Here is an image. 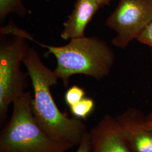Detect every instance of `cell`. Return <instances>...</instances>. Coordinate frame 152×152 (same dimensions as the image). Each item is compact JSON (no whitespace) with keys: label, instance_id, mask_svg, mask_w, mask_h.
Listing matches in <instances>:
<instances>
[{"label":"cell","instance_id":"cell-1","mask_svg":"<svg viewBox=\"0 0 152 152\" xmlns=\"http://www.w3.org/2000/svg\"><path fill=\"white\" fill-rule=\"evenodd\" d=\"M23 63L32 82L33 112L38 125L55 140L78 146L87 132V127L82 120L62 113L55 103L50 88L58 84L59 78L44 64L33 48L29 47Z\"/></svg>","mask_w":152,"mask_h":152},{"label":"cell","instance_id":"cell-2","mask_svg":"<svg viewBox=\"0 0 152 152\" xmlns=\"http://www.w3.org/2000/svg\"><path fill=\"white\" fill-rule=\"evenodd\" d=\"M36 43L47 49V55L56 60L54 71L65 86L72 76L82 75L96 80L108 76L115 63L113 50L96 37H82L69 40L64 46H55Z\"/></svg>","mask_w":152,"mask_h":152},{"label":"cell","instance_id":"cell-3","mask_svg":"<svg viewBox=\"0 0 152 152\" xmlns=\"http://www.w3.org/2000/svg\"><path fill=\"white\" fill-rule=\"evenodd\" d=\"M33 96L26 91L14 102L11 117L0 132V152H65L73 147L49 137L38 125Z\"/></svg>","mask_w":152,"mask_h":152},{"label":"cell","instance_id":"cell-4","mask_svg":"<svg viewBox=\"0 0 152 152\" xmlns=\"http://www.w3.org/2000/svg\"><path fill=\"white\" fill-rule=\"evenodd\" d=\"M0 122L4 124L11 104L26 92L28 74L20 65L29 46L20 35L0 33Z\"/></svg>","mask_w":152,"mask_h":152},{"label":"cell","instance_id":"cell-5","mask_svg":"<svg viewBox=\"0 0 152 152\" xmlns=\"http://www.w3.org/2000/svg\"><path fill=\"white\" fill-rule=\"evenodd\" d=\"M152 22V0H119L105 26L116 33L112 45L125 49Z\"/></svg>","mask_w":152,"mask_h":152},{"label":"cell","instance_id":"cell-6","mask_svg":"<svg viewBox=\"0 0 152 152\" xmlns=\"http://www.w3.org/2000/svg\"><path fill=\"white\" fill-rule=\"evenodd\" d=\"M132 152H152V130L141 110L130 108L115 116Z\"/></svg>","mask_w":152,"mask_h":152},{"label":"cell","instance_id":"cell-7","mask_svg":"<svg viewBox=\"0 0 152 152\" xmlns=\"http://www.w3.org/2000/svg\"><path fill=\"white\" fill-rule=\"evenodd\" d=\"M90 152H132L115 117L106 114L89 131Z\"/></svg>","mask_w":152,"mask_h":152},{"label":"cell","instance_id":"cell-8","mask_svg":"<svg viewBox=\"0 0 152 152\" xmlns=\"http://www.w3.org/2000/svg\"><path fill=\"white\" fill-rule=\"evenodd\" d=\"M100 8L93 0H77L71 14L63 24L61 38L67 41L85 36L86 28Z\"/></svg>","mask_w":152,"mask_h":152},{"label":"cell","instance_id":"cell-9","mask_svg":"<svg viewBox=\"0 0 152 152\" xmlns=\"http://www.w3.org/2000/svg\"><path fill=\"white\" fill-rule=\"evenodd\" d=\"M28 12L22 0H0V22L2 24L6 17L11 14L20 17L25 16Z\"/></svg>","mask_w":152,"mask_h":152},{"label":"cell","instance_id":"cell-10","mask_svg":"<svg viewBox=\"0 0 152 152\" xmlns=\"http://www.w3.org/2000/svg\"><path fill=\"white\" fill-rule=\"evenodd\" d=\"M95 102L91 98L85 97L78 103L69 108L73 117L80 120H86L95 109Z\"/></svg>","mask_w":152,"mask_h":152},{"label":"cell","instance_id":"cell-11","mask_svg":"<svg viewBox=\"0 0 152 152\" xmlns=\"http://www.w3.org/2000/svg\"><path fill=\"white\" fill-rule=\"evenodd\" d=\"M85 97H86V92L84 89L77 85H73L66 91L64 100L66 104L70 108Z\"/></svg>","mask_w":152,"mask_h":152},{"label":"cell","instance_id":"cell-12","mask_svg":"<svg viewBox=\"0 0 152 152\" xmlns=\"http://www.w3.org/2000/svg\"><path fill=\"white\" fill-rule=\"evenodd\" d=\"M141 44L152 48V22L136 39Z\"/></svg>","mask_w":152,"mask_h":152},{"label":"cell","instance_id":"cell-13","mask_svg":"<svg viewBox=\"0 0 152 152\" xmlns=\"http://www.w3.org/2000/svg\"><path fill=\"white\" fill-rule=\"evenodd\" d=\"M90 136L89 131H87L83 136L80 144L78 145L76 152H90Z\"/></svg>","mask_w":152,"mask_h":152},{"label":"cell","instance_id":"cell-14","mask_svg":"<svg viewBox=\"0 0 152 152\" xmlns=\"http://www.w3.org/2000/svg\"><path fill=\"white\" fill-rule=\"evenodd\" d=\"M93 1H94L101 8L105 6L108 5L113 0H93Z\"/></svg>","mask_w":152,"mask_h":152},{"label":"cell","instance_id":"cell-15","mask_svg":"<svg viewBox=\"0 0 152 152\" xmlns=\"http://www.w3.org/2000/svg\"><path fill=\"white\" fill-rule=\"evenodd\" d=\"M146 122L148 127L152 130V111L146 116Z\"/></svg>","mask_w":152,"mask_h":152},{"label":"cell","instance_id":"cell-16","mask_svg":"<svg viewBox=\"0 0 152 152\" xmlns=\"http://www.w3.org/2000/svg\"><path fill=\"white\" fill-rule=\"evenodd\" d=\"M46 1H50V0H46Z\"/></svg>","mask_w":152,"mask_h":152}]
</instances>
